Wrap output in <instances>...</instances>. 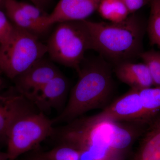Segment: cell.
Returning a JSON list of instances; mask_svg holds the SVG:
<instances>
[{"label": "cell", "instance_id": "6da1fadb", "mask_svg": "<svg viewBox=\"0 0 160 160\" xmlns=\"http://www.w3.org/2000/svg\"><path fill=\"white\" fill-rule=\"evenodd\" d=\"M84 21L90 34L92 49L117 65L131 62L142 52L145 25L135 13L118 23Z\"/></svg>", "mask_w": 160, "mask_h": 160}, {"label": "cell", "instance_id": "7a4b0ae2", "mask_svg": "<svg viewBox=\"0 0 160 160\" xmlns=\"http://www.w3.org/2000/svg\"><path fill=\"white\" fill-rule=\"evenodd\" d=\"M77 82L72 89L66 106L54 124L69 123L92 109L103 106L110 97L113 82L111 69L107 63L96 60L81 68Z\"/></svg>", "mask_w": 160, "mask_h": 160}, {"label": "cell", "instance_id": "3957f363", "mask_svg": "<svg viewBox=\"0 0 160 160\" xmlns=\"http://www.w3.org/2000/svg\"><path fill=\"white\" fill-rule=\"evenodd\" d=\"M46 46L52 61L78 72L85 53L92 49L90 34L84 20L58 23Z\"/></svg>", "mask_w": 160, "mask_h": 160}, {"label": "cell", "instance_id": "277c9868", "mask_svg": "<svg viewBox=\"0 0 160 160\" xmlns=\"http://www.w3.org/2000/svg\"><path fill=\"white\" fill-rule=\"evenodd\" d=\"M47 53L38 37L13 25L11 33L0 44V71L12 80Z\"/></svg>", "mask_w": 160, "mask_h": 160}, {"label": "cell", "instance_id": "5b68a950", "mask_svg": "<svg viewBox=\"0 0 160 160\" xmlns=\"http://www.w3.org/2000/svg\"><path fill=\"white\" fill-rule=\"evenodd\" d=\"M53 125L52 120L44 112H35L32 109L18 115L11 123L6 136V152L9 160H16L53 135Z\"/></svg>", "mask_w": 160, "mask_h": 160}, {"label": "cell", "instance_id": "8992f818", "mask_svg": "<svg viewBox=\"0 0 160 160\" xmlns=\"http://www.w3.org/2000/svg\"><path fill=\"white\" fill-rule=\"evenodd\" d=\"M91 117L94 120H110L118 122L137 121L147 118L142 105L139 89L132 88L99 113Z\"/></svg>", "mask_w": 160, "mask_h": 160}, {"label": "cell", "instance_id": "52a82bcc", "mask_svg": "<svg viewBox=\"0 0 160 160\" xmlns=\"http://www.w3.org/2000/svg\"><path fill=\"white\" fill-rule=\"evenodd\" d=\"M86 118L112 149L126 153L134 142L136 132L130 126L110 120H94L91 116Z\"/></svg>", "mask_w": 160, "mask_h": 160}, {"label": "cell", "instance_id": "ba28073f", "mask_svg": "<svg viewBox=\"0 0 160 160\" xmlns=\"http://www.w3.org/2000/svg\"><path fill=\"white\" fill-rule=\"evenodd\" d=\"M61 73L52 62L43 58L13 80L15 87L26 98Z\"/></svg>", "mask_w": 160, "mask_h": 160}, {"label": "cell", "instance_id": "9c48e42d", "mask_svg": "<svg viewBox=\"0 0 160 160\" xmlns=\"http://www.w3.org/2000/svg\"><path fill=\"white\" fill-rule=\"evenodd\" d=\"M69 86L68 80L61 73L26 98L42 112L62 109L67 99Z\"/></svg>", "mask_w": 160, "mask_h": 160}, {"label": "cell", "instance_id": "30bf717a", "mask_svg": "<svg viewBox=\"0 0 160 160\" xmlns=\"http://www.w3.org/2000/svg\"><path fill=\"white\" fill-rule=\"evenodd\" d=\"M101 0H60L48 14L44 25L50 29L53 25L69 21L86 20L98 10Z\"/></svg>", "mask_w": 160, "mask_h": 160}, {"label": "cell", "instance_id": "8fae6325", "mask_svg": "<svg viewBox=\"0 0 160 160\" xmlns=\"http://www.w3.org/2000/svg\"><path fill=\"white\" fill-rule=\"evenodd\" d=\"M32 105L15 87L6 91L0 90V143L6 142L7 132L13 120L32 109Z\"/></svg>", "mask_w": 160, "mask_h": 160}, {"label": "cell", "instance_id": "7c38bea8", "mask_svg": "<svg viewBox=\"0 0 160 160\" xmlns=\"http://www.w3.org/2000/svg\"><path fill=\"white\" fill-rule=\"evenodd\" d=\"M126 153L107 149L89 151L63 143L54 152L53 160H125Z\"/></svg>", "mask_w": 160, "mask_h": 160}, {"label": "cell", "instance_id": "4fadbf2b", "mask_svg": "<svg viewBox=\"0 0 160 160\" xmlns=\"http://www.w3.org/2000/svg\"><path fill=\"white\" fill-rule=\"evenodd\" d=\"M115 72L118 78L132 89H141L151 87L153 81L145 63L126 62L117 64Z\"/></svg>", "mask_w": 160, "mask_h": 160}, {"label": "cell", "instance_id": "5bb4252c", "mask_svg": "<svg viewBox=\"0 0 160 160\" xmlns=\"http://www.w3.org/2000/svg\"><path fill=\"white\" fill-rule=\"evenodd\" d=\"M4 10L12 25L38 37L49 30L31 19L20 7L17 0H5Z\"/></svg>", "mask_w": 160, "mask_h": 160}, {"label": "cell", "instance_id": "9a60e30c", "mask_svg": "<svg viewBox=\"0 0 160 160\" xmlns=\"http://www.w3.org/2000/svg\"><path fill=\"white\" fill-rule=\"evenodd\" d=\"M134 160H160V121L147 134Z\"/></svg>", "mask_w": 160, "mask_h": 160}, {"label": "cell", "instance_id": "2e32d148", "mask_svg": "<svg viewBox=\"0 0 160 160\" xmlns=\"http://www.w3.org/2000/svg\"><path fill=\"white\" fill-rule=\"evenodd\" d=\"M98 10L103 18L113 23L122 22L130 13L122 0H101Z\"/></svg>", "mask_w": 160, "mask_h": 160}, {"label": "cell", "instance_id": "e0dca14e", "mask_svg": "<svg viewBox=\"0 0 160 160\" xmlns=\"http://www.w3.org/2000/svg\"><path fill=\"white\" fill-rule=\"evenodd\" d=\"M142 105L147 118L160 109V86L139 89Z\"/></svg>", "mask_w": 160, "mask_h": 160}, {"label": "cell", "instance_id": "ac0fdd59", "mask_svg": "<svg viewBox=\"0 0 160 160\" xmlns=\"http://www.w3.org/2000/svg\"><path fill=\"white\" fill-rule=\"evenodd\" d=\"M148 33L152 43L160 47V0H150Z\"/></svg>", "mask_w": 160, "mask_h": 160}, {"label": "cell", "instance_id": "d6986e66", "mask_svg": "<svg viewBox=\"0 0 160 160\" xmlns=\"http://www.w3.org/2000/svg\"><path fill=\"white\" fill-rule=\"evenodd\" d=\"M140 57L149 69L153 85L160 86V53L147 51L142 52Z\"/></svg>", "mask_w": 160, "mask_h": 160}, {"label": "cell", "instance_id": "ffe728a7", "mask_svg": "<svg viewBox=\"0 0 160 160\" xmlns=\"http://www.w3.org/2000/svg\"><path fill=\"white\" fill-rule=\"evenodd\" d=\"M18 3L23 11L33 22L46 29H49L46 27L44 24L48 14L44 13V11L34 5H31L29 3L22 2H18Z\"/></svg>", "mask_w": 160, "mask_h": 160}, {"label": "cell", "instance_id": "44dd1931", "mask_svg": "<svg viewBox=\"0 0 160 160\" xmlns=\"http://www.w3.org/2000/svg\"><path fill=\"white\" fill-rule=\"evenodd\" d=\"M13 28L5 12L0 9V44L9 36Z\"/></svg>", "mask_w": 160, "mask_h": 160}, {"label": "cell", "instance_id": "7402d4cb", "mask_svg": "<svg viewBox=\"0 0 160 160\" xmlns=\"http://www.w3.org/2000/svg\"><path fill=\"white\" fill-rule=\"evenodd\" d=\"M128 8L129 13H134L150 2V0H122Z\"/></svg>", "mask_w": 160, "mask_h": 160}, {"label": "cell", "instance_id": "603a6c76", "mask_svg": "<svg viewBox=\"0 0 160 160\" xmlns=\"http://www.w3.org/2000/svg\"><path fill=\"white\" fill-rule=\"evenodd\" d=\"M34 6H36L41 10H44L49 7L51 4L52 0H30Z\"/></svg>", "mask_w": 160, "mask_h": 160}, {"label": "cell", "instance_id": "cb8c5ba5", "mask_svg": "<svg viewBox=\"0 0 160 160\" xmlns=\"http://www.w3.org/2000/svg\"><path fill=\"white\" fill-rule=\"evenodd\" d=\"M27 160H48L43 157L41 155V153L32 156L30 158H29Z\"/></svg>", "mask_w": 160, "mask_h": 160}, {"label": "cell", "instance_id": "d4e9b609", "mask_svg": "<svg viewBox=\"0 0 160 160\" xmlns=\"http://www.w3.org/2000/svg\"><path fill=\"white\" fill-rule=\"evenodd\" d=\"M2 72L0 71V90H3L6 87V82L2 76Z\"/></svg>", "mask_w": 160, "mask_h": 160}, {"label": "cell", "instance_id": "484cf974", "mask_svg": "<svg viewBox=\"0 0 160 160\" xmlns=\"http://www.w3.org/2000/svg\"><path fill=\"white\" fill-rule=\"evenodd\" d=\"M0 160H9L7 152H0Z\"/></svg>", "mask_w": 160, "mask_h": 160}, {"label": "cell", "instance_id": "4316f807", "mask_svg": "<svg viewBox=\"0 0 160 160\" xmlns=\"http://www.w3.org/2000/svg\"><path fill=\"white\" fill-rule=\"evenodd\" d=\"M5 0H0V9L4 10Z\"/></svg>", "mask_w": 160, "mask_h": 160}]
</instances>
